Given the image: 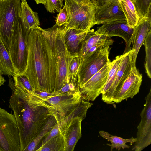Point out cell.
I'll list each match as a JSON object with an SVG mask.
<instances>
[{"label":"cell","mask_w":151,"mask_h":151,"mask_svg":"<svg viewBox=\"0 0 151 151\" xmlns=\"http://www.w3.org/2000/svg\"><path fill=\"white\" fill-rule=\"evenodd\" d=\"M21 0V1H22L24 0Z\"/></svg>","instance_id":"38"},{"label":"cell","mask_w":151,"mask_h":151,"mask_svg":"<svg viewBox=\"0 0 151 151\" xmlns=\"http://www.w3.org/2000/svg\"><path fill=\"white\" fill-rule=\"evenodd\" d=\"M118 0L129 26L134 28L140 20V18L133 0Z\"/></svg>","instance_id":"21"},{"label":"cell","mask_w":151,"mask_h":151,"mask_svg":"<svg viewBox=\"0 0 151 151\" xmlns=\"http://www.w3.org/2000/svg\"><path fill=\"white\" fill-rule=\"evenodd\" d=\"M111 63H107L79 88L81 99L93 101L101 93L107 81Z\"/></svg>","instance_id":"11"},{"label":"cell","mask_w":151,"mask_h":151,"mask_svg":"<svg viewBox=\"0 0 151 151\" xmlns=\"http://www.w3.org/2000/svg\"><path fill=\"white\" fill-rule=\"evenodd\" d=\"M57 26L43 29L39 26L29 32L28 58L24 74L34 91H55L57 67L55 37Z\"/></svg>","instance_id":"2"},{"label":"cell","mask_w":151,"mask_h":151,"mask_svg":"<svg viewBox=\"0 0 151 151\" xmlns=\"http://www.w3.org/2000/svg\"><path fill=\"white\" fill-rule=\"evenodd\" d=\"M96 24L116 20H126L118 0H108L99 7L95 15Z\"/></svg>","instance_id":"17"},{"label":"cell","mask_w":151,"mask_h":151,"mask_svg":"<svg viewBox=\"0 0 151 151\" xmlns=\"http://www.w3.org/2000/svg\"><path fill=\"white\" fill-rule=\"evenodd\" d=\"M21 7L23 23L27 30L29 32L40 25L38 13L32 10L26 0L21 1Z\"/></svg>","instance_id":"20"},{"label":"cell","mask_w":151,"mask_h":151,"mask_svg":"<svg viewBox=\"0 0 151 151\" xmlns=\"http://www.w3.org/2000/svg\"><path fill=\"white\" fill-rule=\"evenodd\" d=\"M140 20L151 10V0H133Z\"/></svg>","instance_id":"29"},{"label":"cell","mask_w":151,"mask_h":151,"mask_svg":"<svg viewBox=\"0 0 151 151\" xmlns=\"http://www.w3.org/2000/svg\"><path fill=\"white\" fill-rule=\"evenodd\" d=\"M97 4L99 7L101 6L104 2V0H91Z\"/></svg>","instance_id":"33"},{"label":"cell","mask_w":151,"mask_h":151,"mask_svg":"<svg viewBox=\"0 0 151 151\" xmlns=\"http://www.w3.org/2000/svg\"><path fill=\"white\" fill-rule=\"evenodd\" d=\"M125 53L117 56L111 63L106 83L101 92L102 97L104 96L111 87L115 78L116 75L120 65L122 59Z\"/></svg>","instance_id":"24"},{"label":"cell","mask_w":151,"mask_h":151,"mask_svg":"<svg viewBox=\"0 0 151 151\" xmlns=\"http://www.w3.org/2000/svg\"><path fill=\"white\" fill-rule=\"evenodd\" d=\"M53 107L57 116H63L74 109L82 99L78 87L76 90L42 99Z\"/></svg>","instance_id":"12"},{"label":"cell","mask_w":151,"mask_h":151,"mask_svg":"<svg viewBox=\"0 0 151 151\" xmlns=\"http://www.w3.org/2000/svg\"><path fill=\"white\" fill-rule=\"evenodd\" d=\"M2 0H0V3L2 1Z\"/></svg>","instance_id":"36"},{"label":"cell","mask_w":151,"mask_h":151,"mask_svg":"<svg viewBox=\"0 0 151 151\" xmlns=\"http://www.w3.org/2000/svg\"><path fill=\"white\" fill-rule=\"evenodd\" d=\"M68 16L63 25L65 32L73 29L87 32L96 24L95 15L98 6L91 0H64Z\"/></svg>","instance_id":"4"},{"label":"cell","mask_w":151,"mask_h":151,"mask_svg":"<svg viewBox=\"0 0 151 151\" xmlns=\"http://www.w3.org/2000/svg\"><path fill=\"white\" fill-rule=\"evenodd\" d=\"M63 0H47L44 6L47 10L50 12H59L63 6Z\"/></svg>","instance_id":"30"},{"label":"cell","mask_w":151,"mask_h":151,"mask_svg":"<svg viewBox=\"0 0 151 151\" xmlns=\"http://www.w3.org/2000/svg\"><path fill=\"white\" fill-rule=\"evenodd\" d=\"M80 62V59L78 56L73 57L70 62L69 68V83L78 86L77 73Z\"/></svg>","instance_id":"28"},{"label":"cell","mask_w":151,"mask_h":151,"mask_svg":"<svg viewBox=\"0 0 151 151\" xmlns=\"http://www.w3.org/2000/svg\"><path fill=\"white\" fill-rule=\"evenodd\" d=\"M107 0H104V2H105V1H107Z\"/></svg>","instance_id":"37"},{"label":"cell","mask_w":151,"mask_h":151,"mask_svg":"<svg viewBox=\"0 0 151 151\" xmlns=\"http://www.w3.org/2000/svg\"><path fill=\"white\" fill-rule=\"evenodd\" d=\"M0 71V86L3 85L6 81L4 78L3 77Z\"/></svg>","instance_id":"34"},{"label":"cell","mask_w":151,"mask_h":151,"mask_svg":"<svg viewBox=\"0 0 151 151\" xmlns=\"http://www.w3.org/2000/svg\"><path fill=\"white\" fill-rule=\"evenodd\" d=\"M108 43L101 46L82 59H80L77 73V83L81 88L92 76L110 62V46Z\"/></svg>","instance_id":"6"},{"label":"cell","mask_w":151,"mask_h":151,"mask_svg":"<svg viewBox=\"0 0 151 151\" xmlns=\"http://www.w3.org/2000/svg\"><path fill=\"white\" fill-rule=\"evenodd\" d=\"M133 32V28L129 27L126 20H119L103 23L101 26L97 27L95 32L110 37L117 36L123 38L126 45L123 53H125L131 50L130 45Z\"/></svg>","instance_id":"13"},{"label":"cell","mask_w":151,"mask_h":151,"mask_svg":"<svg viewBox=\"0 0 151 151\" xmlns=\"http://www.w3.org/2000/svg\"><path fill=\"white\" fill-rule=\"evenodd\" d=\"M131 52V50L125 53L113 83L105 94L102 97L103 101L108 104H114L113 99L118 93L131 72L132 69L130 61Z\"/></svg>","instance_id":"15"},{"label":"cell","mask_w":151,"mask_h":151,"mask_svg":"<svg viewBox=\"0 0 151 151\" xmlns=\"http://www.w3.org/2000/svg\"><path fill=\"white\" fill-rule=\"evenodd\" d=\"M19 132L13 115L0 107V151H20Z\"/></svg>","instance_id":"9"},{"label":"cell","mask_w":151,"mask_h":151,"mask_svg":"<svg viewBox=\"0 0 151 151\" xmlns=\"http://www.w3.org/2000/svg\"><path fill=\"white\" fill-rule=\"evenodd\" d=\"M145 46L146 56L144 67L148 76L151 78V30L148 32L143 45Z\"/></svg>","instance_id":"27"},{"label":"cell","mask_w":151,"mask_h":151,"mask_svg":"<svg viewBox=\"0 0 151 151\" xmlns=\"http://www.w3.org/2000/svg\"><path fill=\"white\" fill-rule=\"evenodd\" d=\"M56 17V23L57 26L60 27L66 24L68 19V16L66 6L65 5L60 10Z\"/></svg>","instance_id":"31"},{"label":"cell","mask_w":151,"mask_h":151,"mask_svg":"<svg viewBox=\"0 0 151 151\" xmlns=\"http://www.w3.org/2000/svg\"><path fill=\"white\" fill-rule=\"evenodd\" d=\"M90 106L81 101L74 109L65 116L57 118L59 130L65 142L64 151H73L81 137V124Z\"/></svg>","instance_id":"3"},{"label":"cell","mask_w":151,"mask_h":151,"mask_svg":"<svg viewBox=\"0 0 151 151\" xmlns=\"http://www.w3.org/2000/svg\"><path fill=\"white\" fill-rule=\"evenodd\" d=\"M65 142L60 132L56 136L44 144L40 145L35 151H64Z\"/></svg>","instance_id":"25"},{"label":"cell","mask_w":151,"mask_h":151,"mask_svg":"<svg viewBox=\"0 0 151 151\" xmlns=\"http://www.w3.org/2000/svg\"><path fill=\"white\" fill-rule=\"evenodd\" d=\"M21 14L20 0H3L0 3V35L9 52L14 30Z\"/></svg>","instance_id":"7"},{"label":"cell","mask_w":151,"mask_h":151,"mask_svg":"<svg viewBox=\"0 0 151 151\" xmlns=\"http://www.w3.org/2000/svg\"><path fill=\"white\" fill-rule=\"evenodd\" d=\"M151 30V11L141 19L133 28L132 37L133 47L130 53L131 65L133 68H136L137 57L145 38Z\"/></svg>","instance_id":"14"},{"label":"cell","mask_w":151,"mask_h":151,"mask_svg":"<svg viewBox=\"0 0 151 151\" xmlns=\"http://www.w3.org/2000/svg\"><path fill=\"white\" fill-rule=\"evenodd\" d=\"M29 33L23 23L21 14L14 30L9 52L16 74L24 73L26 68Z\"/></svg>","instance_id":"5"},{"label":"cell","mask_w":151,"mask_h":151,"mask_svg":"<svg viewBox=\"0 0 151 151\" xmlns=\"http://www.w3.org/2000/svg\"><path fill=\"white\" fill-rule=\"evenodd\" d=\"M113 42L110 37L104 35L97 34L93 29H90L87 32L78 57L80 58H83L88 50L95 46L113 43Z\"/></svg>","instance_id":"19"},{"label":"cell","mask_w":151,"mask_h":151,"mask_svg":"<svg viewBox=\"0 0 151 151\" xmlns=\"http://www.w3.org/2000/svg\"><path fill=\"white\" fill-rule=\"evenodd\" d=\"M65 31L63 26H57L55 37V59L57 67V77L55 91L69 83V68L73 57L66 48L64 41Z\"/></svg>","instance_id":"8"},{"label":"cell","mask_w":151,"mask_h":151,"mask_svg":"<svg viewBox=\"0 0 151 151\" xmlns=\"http://www.w3.org/2000/svg\"><path fill=\"white\" fill-rule=\"evenodd\" d=\"M142 76L136 68H133L119 91L113 99L114 103H119L129 98H132L138 93L141 85Z\"/></svg>","instance_id":"16"},{"label":"cell","mask_w":151,"mask_h":151,"mask_svg":"<svg viewBox=\"0 0 151 151\" xmlns=\"http://www.w3.org/2000/svg\"><path fill=\"white\" fill-rule=\"evenodd\" d=\"M19 132L20 151H25L40 134L50 132L58 124L53 107L38 97L34 92L15 88L9 100Z\"/></svg>","instance_id":"1"},{"label":"cell","mask_w":151,"mask_h":151,"mask_svg":"<svg viewBox=\"0 0 151 151\" xmlns=\"http://www.w3.org/2000/svg\"><path fill=\"white\" fill-rule=\"evenodd\" d=\"M36 4H42L44 5L45 4L47 0H34Z\"/></svg>","instance_id":"35"},{"label":"cell","mask_w":151,"mask_h":151,"mask_svg":"<svg viewBox=\"0 0 151 151\" xmlns=\"http://www.w3.org/2000/svg\"><path fill=\"white\" fill-rule=\"evenodd\" d=\"M59 131L58 124L52 129L50 133L46 136L42 141L40 145L47 142L51 139L56 136L59 133Z\"/></svg>","instance_id":"32"},{"label":"cell","mask_w":151,"mask_h":151,"mask_svg":"<svg viewBox=\"0 0 151 151\" xmlns=\"http://www.w3.org/2000/svg\"><path fill=\"white\" fill-rule=\"evenodd\" d=\"M87 32L73 29H69L65 32L64 42L71 56H79Z\"/></svg>","instance_id":"18"},{"label":"cell","mask_w":151,"mask_h":151,"mask_svg":"<svg viewBox=\"0 0 151 151\" xmlns=\"http://www.w3.org/2000/svg\"><path fill=\"white\" fill-rule=\"evenodd\" d=\"M0 71L2 74L13 76L15 69L9 52L4 44L0 35Z\"/></svg>","instance_id":"22"},{"label":"cell","mask_w":151,"mask_h":151,"mask_svg":"<svg viewBox=\"0 0 151 151\" xmlns=\"http://www.w3.org/2000/svg\"><path fill=\"white\" fill-rule=\"evenodd\" d=\"M145 103L140 113L141 121L137 127L136 140L132 150L141 151L151 143V88L145 98Z\"/></svg>","instance_id":"10"},{"label":"cell","mask_w":151,"mask_h":151,"mask_svg":"<svg viewBox=\"0 0 151 151\" xmlns=\"http://www.w3.org/2000/svg\"><path fill=\"white\" fill-rule=\"evenodd\" d=\"M13 77L14 81V86L16 88L25 92L34 91L27 77L24 73H15Z\"/></svg>","instance_id":"26"},{"label":"cell","mask_w":151,"mask_h":151,"mask_svg":"<svg viewBox=\"0 0 151 151\" xmlns=\"http://www.w3.org/2000/svg\"></svg>","instance_id":"39"},{"label":"cell","mask_w":151,"mask_h":151,"mask_svg":"<svg viewBox=\"0 0 151 151\" xmlns=\"http://www.w3.org/2000/svg\"><path fill=\"white\" fill-rule=\"evenodd\" d=\"M99 134L103 138L111 142V144H107V145L111 147V151L114 148L119 151L120 150L121 148L124 149L129 148L130 147L126 145V143L132 144L136 140V138H134L132 137L130 139H124L116 136L111 135L108 132L104 131H99Z\"/></svg>","instance_id":"23"}]
</instances>
